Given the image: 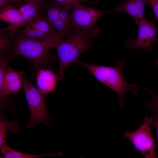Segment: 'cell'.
<instances>
[{
  "label": "cell",
  "mask_w": 158,
  "mask_h": 158,
  "mask_svg": "<svg viewBox=\"0 0 158 158\" xmlns=\"http://www.w3.org/2000/svg\"><path fill=\"white\" fill-rule=\"evenodd\" d=\"M7 33L0 32V52L2 54H8L11 48H13V40Z\"/></svg>",
  "instance_id": "ac0fdd59"
},
{
  "label": "cell",
  "mask_w": 158,
  "mask_h": 158,
  "mask_svg": "<svg viewBox=\"0 0 158 158\" xmlns=\"http://www.w3.org/2000/svg\"><path fill=\"white\" fill-rule=\"evenodd\" d=\"M0 19L9 24L6 27L0 28V32L8 33L12 37L17 34L23 24L22 17L18 11L9 4L0 10Z\"/></svg>",
  "instance_id": "9c48e42d"
},
{
  "label": "cell",
  "mask_w": 158,
  "mask_h": 158,
  "mask_svg": "<svg viewBox=\"0 0 158 158\" xmlns=\"http://www.w3.org/2000/svg\"><path fill=\"white\" fill-rule=\"evenodd\" d=\"M71 32L69 30L57 31L52 35L34 39L18 36L13 40V54L28 59L37 66H43L55 60V57L49 53V50L56 47L60 39Z\"/></svg>",
  "instance_id": "6da1fadb"
},
{
  "label": "cell",
  "mask_w": 158,
  "mask_h": 158,
  "mask_svg": "<svg viewBox=\"0 0 158 158\" xmlns=\"http://www.w3.org/2000/svg\"><path fill=\"white\" fill-rule=\"evenodd\" d=\"M26 2H35V0H25Z\"/></svg>",
  "instance_id": "83f0119b"
},
{
  "label": "cell",
  "mask_w": 158,
  "mask_h": 158,
  "mask_svg": "<svg viewBox=\"0 0 158 158\" xmlns=\"http://www.w3.org/2000/svg\"><path fill=\"white\" fill-rule=\"evenodd\" d=\"M58 80L57 75L52 71L39 69L37 73L36 84L38 89L45 95L55 90Z\"/></svg>",
  "instance_id": "8fae6325"
},
{
  "label": "cell",
  "mask_w": 158,
  "mask_h": 158,
  "mask_svg": "<svg viewBox=\"0 0 158 158\" xmlns=\"http://www.w3.org/2000/svg\"><path fill=\"white\" fill-rule=\"evenodd\" d=\"M11 1H13L17 3L18 4L20 5V6L22 5V4L23 3L24 1H25V0H10Z\"/></svg>",
  "instance_id": "d4e9b609"
},
{
  "label": "cell",
  "mask_w": 158,
  "mask_h": 158,
  "mask_svg": "<svg viewBox=\"0 0 158 158\" xmlns=\"http://www.w3.org/2000/svg\"><path fill=\"white\" fill-rule=\"evenodd\" d=\"M18 36L32 39L42 38L49 36L40 30L28 27L18 31Z\"/></svg>",
  "instance_id": "e0dca14e"
},
{
  "label": "cell",
  "mask_w": 158,
  "mask_h": 158,
  "mask_svg": "<svg viewBox=\"0 0 158 158\" xmlns=\"http://www.w3.org/2000/svg\"><path fill=\"white\" fill-rule=\"evenodd\" d=\"M41 6L35 2H26L24 4L20 6L18 10L23 19V27H27L33 20Z\"/></svg>",
  "instance_id": "4fadbf2b"
},
{
  "label": "cell",
  "mask_w": 158,
  "mask_h": 158,
  "mask_svg": "<svg viewBox=\"0 0 158 158\" xmlns=\"http://www.w3.org/2000/svg\"><path fill=\"white\" fill-rule=\"evenodd\" d=\"M20 129V125L16 119L8 121L1 113L0 116V150L8 146L6 142V136L8 130L17 133Z\"/></svg>",
  "instance_id": "7c38bea8"
},
{
  "label": "cell",
  "mask_w": 158,
  "mask_h": 158,
  "mask_svg": "<svg viewBox=\"0 0 158 158\" xmlns=\"http://www.w3.org/2000/svg\"><path fill=\"white\" fill-rule=\"evenodd\" d=\"M71 25L73 30L80 31L90 38L97 36L99 28L96 25L99 18L109 11H102L95 8L87 7L79 3L71 8Z\"/></svg>",
  "instance_id": "5b68a950"
},
{
  "label": "cell",
  "mask_w": 158,
  "mask_h": 158,
  "mask_svg": "<svg viewBox=\"0 0 158 158\" xmlns=\"http://www.w3.org/2000/svg\"><path fill=\"white\" fill-rule=\"evenodd\" d=\"M136 24L138 29L137 37L134 40L127 39L125 44L129 49H141L151 53L153 45L158 44V38L156 37L158 28L154 22H149L145 18Z\"/></svg>",
  "instance_id": "52a82bcc"
},
{
  "label": "cell",
  "mask_w": 158,
  "mask_h": 158,
  "mask_svg": "<svg viewBox=\"0 0 158 158\" xmlns=\"http://www.w3.org/2000/svg\"><path fill=\"white\" fill-rule=\"evenodd\" d=\"M27 27L38 30L49 35L54 34L56 32L52 24L47 18L38 12Z\"/></svg>",
  "instance_id": "5bb4252c"
},
{
  "label": "cell",
  "mask_w": 158,
  "mask_h": 158,
  "mask_svg": "<svg viewBox=\"0 0 158 158\" xmlns=\"http://www.w3.org/2000/svg\"><path fill=\"white\" fill-rule=\"evenodd\" d=\"M153 123L152 117L146 115L142 124L137 130L126 131L123 135L146 158H158L155 150V139L151 132Z\"/></svg>",
  "instance_id": "8992f818"
},
{
  "label": "cell",
  "mask_w": 158,
  "mask_h": 158,
  "mask_svg": "<svg viewBox=\"0 0 158 158\" xmlns=\"http://www.w3.org/2000/svg\"><path fill=\"white\" fill-rule=\"evenodd\" d=\"M10 1H11L10 0H0V7L1 8L5 7L9 4Z\"/></svg>",
  "instance_id": "cb8c5ba5"
},
{
  "label": "cell",
  "mask_w": 158,
  "mask_h": 158,
  "mask_svg": "<svg viewBox=\"0 0 158 158\" xmlns=\"http://www.w3.org/2000/svg\"><path fill=\"white\" fill-rule=\"evenodd\" d=\"M72 16L71 8L61 6L59 14L60 19L68 25L71 26Z\"/></svg>",
  "instance_id": "44dd1931"
},
{
  "label": "cell",
  "mask_w": 158,
  "mask_h": 158,
  "mask_svg": "<svg viewBox=\"0 0 158 158\" xmlns=\"http://www.w3.org/2000/svg\"><path fill=\"white\" fill-rule=\"evenodd\" d=\"M149 110L153 119L152 126L154 127L156 129L158 145V113L152 110Z\"/></svg>",
  "instance_id": "603a6c76"
},
{
  "label": "cell",
  "mask_w": 158,
  "mask_h": 158,
  "mask_svg": "<svg viewBox=\"0 0 158 158\" xmlns=\"http://www.w3.org/2000/svg\"><path fill=\"white\" fill-rule=\"evenodd\" d=\"M0 151L3 155L0 157L1 158H40L49 156H62L63 155L61 152L39 155L26 154L16 151L8 146Z\"/></svg>",
  "instance_id": "9a60e30c"
},
{
  "label": "cell",
  "mask_w": 158,
  "mask_h": 158,
  "mask_svg": "<svg viewBox=\"0 0 158 158\" xmlns=\"http://www.w3.org/2000/svg\"><path fill=\"white\" fill-rule=\"evenodd\" d=\"M24 73L17 71L8 66L2 76H0V102L5 96L18 92L23 85Z\"/></svg>",
  "instance_id": "ba28073f"
},
{
  "label": "cell",
  "mask_w": 158,
  "mask_h": 158,
  "mask_svg": "<svg viewBox=\"0 0 158 158\" xmlns=\"http://www.w3.org/2000/svg\"><path fill=\"white\" fill-rule=\"evenodd\" d=\"M125 61L122 59L116 63L114 67L96 65L79 61L77 64L89 71L99 81L114 91L119 95L118 104L124 106V96L128 91L137 95L138 92L135 84H130L125 79L122 69Z\"/></svg>",
  "instance_id": "7a4b0ae2"
},
{
  "label": "cell",
  "mask_w": 158,
  "mask_h": 158,
  "mask_svg": "<svg viewBox=\"0 0 158 158\" xmlns=\"http://www.w3.org/2000/svg\"><path fill=\"white\" fill-rule=\"evenodd\" d=\"M154 66H156L158 67V56L157 59L155 60L154 64L152 67Z\"/></svg>",
  "instance_id": "4316f807"
},
{
  "label": "cell",
  "mask_w": 158,
  "mask_h": 158,
  "mask_svg": "<svg viewBox=\"0 0 158 158\" xmlns=\"http://www.w3.org/2000/svg\"><path fill=\"white\" fill-rule=\"evenodd\" d=\"M142 88L148 93L151 98L149 102H144L143 103V106L149 110H152L158 113V95L154 94L152 90L145 86H142Z\"/></svg>",
  "instance_id": "d6986e66"
},
{
  "label": "cell",
  "mask_w": 158,
  "mask_h": 158,
  "mask_svg": "<svg viewBox=\"0 0 158 158\" xmlns=\"http://www.w3.org/2000/svg\"><path fill=\"white\" fill-rule=\"evenodd\" d=\"M23 85L30 117V121L26 124V127L33 128L38 123H42L49 126L50 119L46 107L45 95L36 88L24 74Z\"/></svg>",
  "instance_id": "277c9868"
},
{
  "label": "cell",
  "mask_w": 158,
  "mask_h": 158,
  "mask_svg": "<svg viewBox=\"0 0 158 158\" xmlns=\"http://www.w3.org/2000/svg\"><path fill=\"white\" fill-rule=\"evenodd\" d=\"M90 38L80 31L73 30L60 39L55 47L59 59L57 75L59 80L63 79L64 71L68 66L72 63L77 64L80 56L92 47Z\"/></svg>",
  "instance_id": "3957f363"
},
{
  "label": "cell",
  "mask_w": 158,
  "mask_h": 158,
  "mask_svg": "<svg viewBox=\"0 0 158 158\" xmlns=\"http://www.w3.org/2000/svg\"><path fill=\"white\" fill-rule=\"evenodd\" d=\"M99 0H94V1H95V3H94V4L95 5H96L97 4V3H98V1Z\"/></svg>",
  "instance_id": "f1b7e54d"
},
{
  "label": "cell",
  "mask_w": 158,
  "mask_h": 158,
  "mask_svg": "<svg viewBox=\"0 0 158 158\" xmlns=\"http://www.w3.org/2000/svg\"><path fill=\"white\" fill-rule=\"evenodd\" d=\"M150 6L154 14L158 21V0H146Z\"/></svg>",
  "instance_id": "7402d4cb"
},
{
  "label": "cell",
  "mask_w": 158,
  "mask_h": 158,
  "mask_svg": "<svg viewBox=\"0 0 158 158\" xmlns=\"http://www.w3.org/2000/svg\"><path fill=\"white\" fill-rule=\"evenodd\" d=\"M49 0H35V1L37 2L42 5L43 4L44 2Z\"/></svg>",
  "instance_id": "484cf974"
},
{
  "label": "cell",
  "mask_w": 158,
  "mask_h": 158,
  "mask_svg": "<svg viewBox=\"0 0 158 158\" xmlns=\"http://www.w3.org/2000/svg\"><path fill=\"white\" fill-rule=\"evenodd\" d=\"M147 3L146 0H126L112 11L126 13L133 18L136 23L145 18L144 11Z\"/></svg>",
  "instance_id": "30bf717a"
},
{
  "label": "cell",
  "mask_w": 158,
  "mask_h": 158,
  "mask_svg": "<svg viewBox=\"0 0 158 158\" xmlns=\"http://www.w3.org/2000/svg\"><path fill=\"white\" fill-rule=\"evenodd\" d=\"M61 6L56 2L48 3L44 5L46 18L52 24L59 19V14Z\"/></svg>",
  "instance_id": "2e32d148"
},
{
  "label": "cell",
  "mask_w": 158,
  "mask_h": 158,
  "mask_svg": "<svg viewBox=\"0 0 158 158\" xmlns=\"http://www.w3.org/2000/svg\"><path fill=\"white\" fill-rule=\"evenodd\" d=\"M61 6L70 8L74 5L81 2H86L90 4H94V0H54Z\"/></svg>",
  "instance_id": "ffe728a7"
}]
</instances>
